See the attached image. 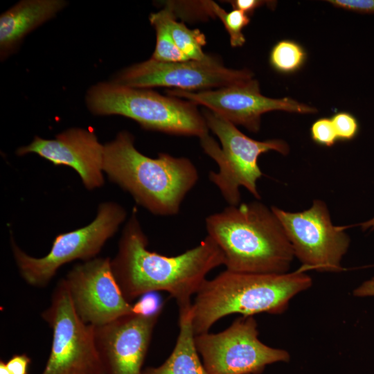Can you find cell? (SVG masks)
I'll use <instances>...</instances> for the list:
<instances>
[{
  "mask_svg": "<svg viewBox=\"0 0 374 374\" xmlns=\"http://www.w3.org/2000/svg\"><path fill=\"white\" fill-rule=\"evenodd\" d=\"M30 362V358L23 353L14 355L6 364L11 374H28Z\"/></svg>",
  "mask_w": 374,
  "mask_h": 374,
  "instance_id": "cell-26",
  "label": "cell"
},
{
  "mask_svg": "<svg viewBox=\"0 0 374 374\" xmlns=\"http://www.w3.org/2000/svg\"><path fill=\"white\" fill-rule=\"evenodd\" d=\"M191 303L179 308V332L175 346L159 366L148 367L142 374H208L200 361L191 322Z\"/></svg>",
  "mask_w": 374,
  "mask_h": 374,
  "instance_id": "cell-17",
  "label": "cell"
},
{
  "mask_svg": "<svg viewBox=\"0 0 374 374\" xmlns=\"http://www.w3.org/2000/svg\"><path fill=\"white\" fill-rule=\"evenodd\" d=\"M19 156L35 153L55 166H66L75 170L89 190L104 184V145L91 130L73 127L58 134L54 139L37 136L28 145L16 151Z\"/></svg>",
  "mask_w": 374,
  "mask_h": 374,
  "instance_id": "cell-15",
  "label": "cell"
},
{
  "mask_svg": "<svg viewBox=\"0 0 374 374\" xmlns=\"http://www.w3.org/2000/svg\"><path fill=\"white\" fill-rule=\"evenodd\" d=\"M253 316L237 318L226 330L195 335L197 350L208 374H260L276 362H287V351L269 347L258 339Z\"/></svg>",
  "mask_w": 374,
  "mask_h": 374,
  "instance_id": "cell-9",
  "label": "cell"
},
{
  "mask_svg": "<svg viewBox=\"0 0 374 374\" xmlns=\"http://www.w3.org/2000/svg\"><path fill=\"white\" fill-rule=\"evenodd\" d=\"M271 209L280 220L293 248L301 269L337 272L347 253L350 240L346 226H336L326 203L314 199L303 211L290 212L276 206Z\"/></svg>",
  "mask_w": 374,
  "mask_h": 374,
  "instance_id": "cell-10",
  "label": "cell"
},
{
  "mask_svg": "<svg viewBox=\"0 0 374 374\" xmlns=\"http://www.w3.org/2000/svg\"><path fill=\"white\" fill-rule=\"evenodd\" d=\"M331 121L338 140H352L359 132L358 121L350 113L345 112L336 113L331 118Z\"/></svg>",
  "mask_w": 374,
  "mask_h": 374,
  "instance_id": "cell-22",
  "label": "cell"
},
{
  "mask_svg": "<svg viewBox=\"0 0 374 374\" xmlns=\"http://www.w3.org/2000/svg\"><path fill=\"white\" fill-rule=\"evenodd\" d=\"M206 228L231 271L285 274L295 257L280 220L258 201L229 205L210 215Z\"/></svg>",
  "mask_w": 374,
  "mask_h": 374,
  "instance_id": "cell-2",
  "label": "cell"
},
{
  "mask_svg": "<svg viewBox=\"0 0 374 374\" xmlns=\"http://www.w3.org/2000/svg\"><path fill=\"white\" fill-rule=\"evenodd\" d=\"M360 226L363 231H374V217L361 223Z\"/></svg>",
  "mask_w": 374,
  "mask_h": 374,
  "instance_id": "cell-29",
  "label": "cell"
},
{
  "mask_svg": "<svg viewBox=\"0 0 374 374\" xmlns=\"http://www.w3.org/2000/svg\"><path fill=\"white\" fill-rule=\"evenodd\" d=\"M86 104L95 115L123 116L147 130L199 139L208 134L205 118L196 105L150 89L102 82L87 91Z\"/></svg>",
  "mask_w": 374,
  "mask_h": 374,
  "instance_id": "cell-5",
  "label": "cell"
},
{
  "mask_svg": "<svg viewBox=\"0 0 374 374\" xmlns=\"http://www.w3.org/2000/svg\"><path fill=\"white\" fill-rule=\"evenodd\" d=\"M334 6L361 13L374 14V0H329Z\"/></svg>",
  "mask_w": 374,
  "mask_h": 374,
  "instance_id": "cell-25",
  "label": "cell"
},
{
  "mask_svg": "<svg viewBox=\"0 0 374 374\" xmlns=\"http://www.w3.org/2000/svg\"><path fill=\"white\" fill-rule=\"evenodd\" d=\"M134 208L123 228L112 267L121 290L130 303L149 292L164 291L179 306L190 303L206 275L224 265L223 253L207 235L193 249L176 256L150 251L148 240Z\"/></svg>",
  "mask_w": 374,
  "mask_h": 374,
  "instance_id": "cell-1",
  "label": "cell"
},
{
  "mask_svg": "<svg viewBox=\"0 0 374 374\" xmlns=\"http://www.w3.org/2000/svg\"><path fill=\"white\" fill-rule=\"evenodd\" d=\"M133 136L120 132L104 145L103 172L154 215H177L199 179L198 170L185 157L159 153L147 157L134 146Z\"/></svg>",
  "mask_w": 374,
  "mask_h": 374,
  "instance_id": "cell-3",
  "label": "cell"
},
{
  "mask_svg": "<svg viewBox=\"0 0 374 374\" xmlns=\"http://www.w3.org/2000/svg\"><path fill=\"white\" fill-rule=\"evenodd\" d=\"M163 302L159 295L154 292L146 293L132 305L133 313L143 316L161 314Z\"/></svg>",
  "mask_w": 374,
  "mask_h": 374,
  "instance_id": "cell-24",
  "label": "cell"
},
{
  "mask_svg": "<svg viewBox=\"0 0 374 374\" xmlns=\"http://www.w3.org/2000/svg\"><path fill=\"white\" fill-rule=\"evenodd\" d=\"M312 140L321 145L332 146L338 140L331 118H321L314 121L310 127Z\"/></svg>",
  "mask_w": 374,
  "mask_h": 374,
  "instance_id": "cell-23",
  "label": "cell"
},
{
  "mask_svg": "<svg viewBox=\"0 0 374 374\" xmlns=\"http://www.w3.org/2000/svg\"><path fill=\"white\" fill-rule=\"evenodd\" d=\"M301 269L285 274H249L229 270L206 280L191 305L195 335L207 332L219 319L231 314L253 316L283 313L290 301L312 285Z\"/></svg>",
  "mask_w": 374,
  "mask_h": 374,
  "instance_id": "cell-4",
  "label": "cell"
},
{
  "mask_svg": "<svg viewBox=\"0 0 374 374\" xmlns=\"http://www.w3.org/2000/svg\"><path fill=\"white\" fill-rule=\"evenodd\" d=\"M212 17H218L229 35L232 47H240L246 42L242 33L243 28L250 22L249 15L235 9L226 12L216 2L208 1Z\"/></svg>",
  "mask_w": 374,
  "mask_h": 374,
  "instance_id": "cell-20",
  "label": "cell"
},
{
  "mask_svg": "<svg viewBox=\"0 0 374 374\" xmlns=\"http://www.w3.org/2000/svg\"><path fill=\"white\" fill-rule=\"evenodd\" d=\"M202 114L208 130L217 136L221 144L220 147L208 134L199 139L203 150L219 168L218 172H209L210 181L229 205L240 204L241 186L255 198L260 199L257 181L263 173L258 166L259 157L271 150L286 155L290 151L288 144L281 139L254 140L234 124L207 109H204Z\"/></svg>",
  "mask_w": 374,
  "mask_h": 374,
  "instance_id": "cell-6",
  "label": "cell"
},
{
  "mask_svg": "<svg viewBox=\"0 0 374 374\" xmlns=\"http://www.w3.org/2000/svg\"><path fill=\"white\" fill-rule=\"evenodd\" d=\"M357 297L374 296V277L362 283L353 291Z\"/></svg>",
  "mask_w": 374,
  "mask_h": 374,
  "instance_id": "cell-28",
  "label": "cell"
},
{
  "mask_svg": "<svg viewBox=\"0 0 374 374\" xmlns=\"http://www.w3.org/2000/svg\"><path fill=\"white\" fill-rule=\"evenodd\" d=\"M42 317L51 328L53 339L41 374H105L96 344V326L79 317L64 279Z\"/></svg>",
  "mask_w": 374,
  "mask_h": 374,
  "instance_id": "cell-8",
  "label": "cell"
},
{
  "mask_svg": "<svg viewBox=\"0 0 374 374\" xmlns=\"http://www.w3.org/2000/svg\"><path fill=\"white\" fill-rule=\"evenodd\" d=\"M0 374H11L6 364L2 360L0 361Z\"/></svg>",
  "mask_w": 374,
  "mask_h": 374,
  "instance_id": "cell-30",
  "label": "cell"
},
{
  "mask_svg": "<svg viewBox=\"0 0 374 374\" xmlns=\"http://www.w3.org/2000/svg\"><path fill=\"white\" fill-rule=\"evenodd\" d=\"M126 216L125 209L118 204L101 203L91 223L57 235L49 252L42 258L28 255L12 238V249L21 276L29 285L42 287L50 282L62 265L78 259L87 261L96 258Z\"/></svg>",
  "mask_w": 374,
  "mask_h": 374,
  "instance_id": "cell-7",
  "label": "cell"
},
{
  "mask_svg": "<svg viewBox=\"0 0 374 374\" xmlns=\"http://www.w3.org/2000/svg\"><path fill=\"white\" fill-rule=\"evenodd\" d=\"M149 20L156 31V46L152 59L166 62L190 60L178 48L156 12L150 14Z\"/></svg>",
  "mask_w": 374,
  "mask_h": 374,
  "instance_id": "cell-21",
  "label": "cell"
},
{
  "mask_svg": "<svg viewBox=\"0 0 374 374\" xmlns=\"http://www.w3.org/2000/svg\"><path fill=\"white\" fill-rule=\"evenodd\" d=\"M63 279L76 312L86 323L100 326L133 313L109 258H94L78 264Z\"/></svg>",
  "mask_w": 374,
  "mask_h": 374,
  "instance_id": "cell-13",
  "label": "cell"
},
{
  "mask_svg": "<svg viewBox=\"0 0 374 374\" xmlns=\"http://www.w3.org/2000/svg\"><path fill=\"white\" fill-rule=\"evenodd\" d=\"M306 58V51L300 44L290 39H283L271 49L269 61L276 71L292 73L303 66Z\"/></svg>",
  "mask_w": 374,
  "mask_h": 374,
  "instance_id": "cell-19",
  "label": "cell"
},
{
  "mask_svg": "<svg viewBox=\"0 0 374 374\" xmlns=\"http://www.w3.org/2000/svg\"><path fill=\"white\" fill-rule=\"evenodd\" d=\"M156 14L166 26L178 48L188 60L203 61L211 57L203 51L206 44L205 35L197 28L190 29L184 23L177 21L169 1Z\"/></svg>",
  "mask_w": 374,
  "mask_h": 374,
  "instance_id": "cell-18",
  "label": "cell"
},
{
  "mask_svg": "<svg viewBox=\"0 0 374 374\" xmlns=\"http://www.w3.org/2000/svg\"><path fill=\"white\" fill-rule=\"evenodd\" d=\"M249 69L224 66L211 56L203 61L160 62L152 57L121 71L114 82L134 88L173 87L186 91H202L225 87L248 79Z\"/></svg>",
  "mask_w": 374,
  "mask_h": 374,
  "instance_id": "cell-11",
  "label": "cell"
},
{
  "mask_svg": "<svg viewBox=\"0 0 374 374\" xmlns=\"http://www.w3.org/2000/svg\"><path fill=\"white\" fill-rule=\"evenodd\" d=\"M159 315L132 313L96 326V344L105 374H142Z\"/></svg>",
  "mask_w": 374,
  "mask_h": 374,
  "instance_id": "cell-14",
  "label": "cell"
},
{
  "mask_svg": "<svg viewBox=\"0 0 374 374\" xmlns=\"http://www.w3.org/2000/svg\"><path fill=\"white\" fill-rule=\"evenodd\" d=\"M232 8L240 10L248 15H252L256 9L265 5L271 3V1L262 0H232L227 1Z\"/></svg>",
  "mask_w": 374,
  "mask_h": 374,
  "instance_id": "cell-27",
  "label": "cell"
},
{
  "mask_svg": "<svg viewBox=\"0 0 374 374\" xmlns=\"http://www.w3.org/2000/svg\"><path fill=\"white\" fill-rule=\"evenodd\" d=\"M66 3L63 0H24L0 16V53L4 59L22 39L51 19Z\"/></svg>",
  "mask_w": 374,
  "mask_h": 374,
  "instance_id": "cell-16",
  "label": "cell"
},
{
  "mask_svg": "<svg viewBox=\"0 0 374 374\" xmlns=\"http://www.w3.org/2000/svg\"><path fill=\"white\" fill-rule=\"evenodd\" d=\"M168 96L185 98L202 105L235 125H242L251 132L260 128L263 114L274 110L300 114H314V107L291 98H271L261 94L259 82L251 78L225 87L202 91L170 89Z\"/></svg>",
  "mask_w": 374,
  "mask_h": 374,
  "instance_id": "cell-12",
  "label": "cell"
}]
</instances>
